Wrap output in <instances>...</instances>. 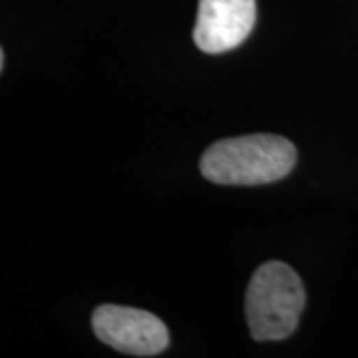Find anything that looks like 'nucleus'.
Returning <instances> with one entry per match:
<instances>
[{"mask_svg": "<svg viewBox=\"0 0 358 358\" xmlns=\"http://www.w3.org/2000/svg\"><path fill=\"white\" fill-rule=\"evenodd\" d=\"M305 308V287L293 268L271 261L257 268L245 294V313L255 341L291 336Z\"/></svg>", "mask_w": 358, "mask_h": 358, "instance_id": "f03ea898", "label": "nucleus"}, {"mask_svg": "<svg viewBox=\"0 0 358 358\" xmlns=\"http://www.w3.org/2000/svg\"><path fill=\"white\" fill-rule=\"evenodd\" d=\"M255 20V0H199L193 40L207 54L229 52L243 44Z\"/></svg>", "mask_w": 358, "mask_h": 358, "instance_id": "20e7f679", "label": "nucleus"}, {"mask_svg": "<svg viewBox=\"0 0 358 358\" xmlns=\"http://www.w3.org/2000/svg\"><path fill=\"white\" fill-rule=\"evenodd\" d=\"M92 329L103 345L134 357H155L169 345L162 319L141 308L102 305L94 310Z\"/></svg>", "mask_w": 358, "mask_h": 358, "instance_id": "7ed1b4c3", "label": "nucleus"}, {"mask_svg": "<svg viewBox=\"0 0 358 358\" xmlns=\"http://www.w3.org/2000/svg\"><path fill=\"white\" fill-rule=\"evenodd\" d=\"M296 150L273 134L229 138L213 143L201 157L205 179L219 185H265L291 173Z\"/></svg>", "mask_w": 358, "mask_h": 358, "instance_id": "f257e3e1", "label": "nucleus"}, {"mask_svg": "<svg viewBox=\"0 0 358 358\" xmlns=\"http://www.w3.org/2000/svg\"><path fill=\"white\" fill-rule=\"evenodd\" d=\"M2 66H4V52L0 48V72H2Z\"/></svg>", "mask_w": 358, "mask_h": 358, "instance_id": "39448f33", "label": "nucleus"}]
</instances>
